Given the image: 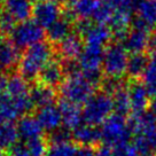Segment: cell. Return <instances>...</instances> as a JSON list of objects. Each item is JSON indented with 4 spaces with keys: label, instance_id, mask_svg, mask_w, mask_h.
<instances>
[{
    "label": "cell",
    "instance_id": "cell-1",
    "mask_svg": "<svg viewBox=\"0 0 156 156\" xmlns=\"http://www.w3.org/2000/svg\"><path fill=\"white\" fill-rule=\"evenodd\" d=\"M132 144L140 156H156V118L151 112L132 115L129 121Z\"/></svg>",
    "mask_w": 156,
    "mask_h": 156
},
{
    "label": "cell",
    "instance_id": "cell-2",
    "mask_svg": "<svg viewBox=\"0 0 156 156\" xmlns=\"http://www.w3.org/2000/svg\"><path fill=\"white\" fill-rule=\"evenodd\" d=\"M53 48L49 43H38L24 51L19 61V73L28 82L39 77L43 69L53 60Z\"/></svg>",
    "mask_w": 156,
    "mask_h": 156
},
{
    "label": "cell",
    "instance_id": "cell-3",
    "mask_svg": "<svg viewBox=\"0 0 156 156\" xmlns=\"http://www.w3.org/2000/svg\"><path fill=\"white\" fill-rule=\"evenodd\" d=\"M58 90L62 100L78 106L85 105L95 94V85L80 71L68 75Z\"/></svg>",
    "mask_w": 156,
    "mask_h": 156
},
{
    "label": "cell",
    "instance_id": "cell-4",
    "mask_svg": "<svg viewBox=\"0 0 156 156\" xmlns=\"http://www.w3.org/2000/svg\"><path fill=\"white\" fill-rule=\"evenodd\" d=\"M101 133L103 146L109 148H117L126 145L130 142V138L132 136L126 118L118 114H112L110 117H108L107 121L102 124Z\"/></svg>",
    "mask_w": 156,
    "mask_h": 156
},
{
    "label": "cell",
    "instance_id": "cell-5",
    "mask_svg": "<svg viewBox=\"0 0 156 156\" xmlns=\"http://www.w3.org/2000/svg\"><path fill=\"white\" fill-rule=\"evenodd\" d=\"M114 112V103L112 97L106 92H95L91 99L84 105L83 117L86 124L99 126L107 121Z\"/></svg>",
    "mask_w": 156,
    "mask_h": 156
},
{
    "label": "cell",
    "instance_id": "cell-6",
    "mask_svg": "<svg viewBox=\"0 0 156 156\" xmlns=\"http://www.w3.org/2000/svg\"><path fill=\"white\" fill-rule=\"evenodd\" d=\"M105 47L85 45L82 54L79 55L77 62L80 73L87 77L95 86L101 82Z\"/></svg>",
    "mask_w": 156,
    "mask_h": 156
},
{
    "label": "cell",
    "instance_id": "cell-7",
    "mask_svg": "<svg viewBox=\"0 0 156 156\" xmlns=\"http://www.w3.org/2000/svg\"><path fill=\"white\" fill-rule=\"evenodd\" d=\"M129 52L119 43L109 45L105 49L102 71L107 78L121 79L126 73Z\"/></svg>",
    "mask_w": 156,
    "mask_h": 156
},
{
    "label": "cell",
    "instance_id": "cell-8",
    "mask_svg": "<svg viewBox=\"0 0 156 156\" xmlns=\"http://www.w3.org/2000/svg\"><path fill=\"white\" fill-rule=\"evenodd\" d=\"M46 32L34 21H25L19 23L10 34V40L17 49H27L44 41Z\"/></svg>",
    "mask_w": 156,
    "mask_h": 156
},
{
    "label": "cell",
    "instance_id": "cell-9",
    "mask_svg": "<svg viewBox=\"0 0 156 156\" xmlns=\"http://www.w3.org/2000/svg\"><path fill=\"white\" fill-rule=\"evenodd\" d=\"M77 34L83 38L85 45L105 47L112 39V34L109 27L103 24H92L90 20L78 21Z\"/></svg>",
    "mask_w": 156,
    "mask_h": 156
},
{
    "label": "cell",
    "instance_id": "cell-10",
    "mask_svg": "<svg viewBox=\"0 0 156 156\" xmlns=\"http://www.w3.org/2000/svg\"><path fill=\"white\" fill-rule=\"evenodd\" d=\"M134 28L151 31L156 27V0H140L136 8Z\"/></svg>",
    "mask_w": 156,
    "mask_h": 156
},
{
    "label": "cell",
    "instance_id": "cell-11",
    "mask_svg": "<svg viewBox=\"0 0 156 156\" xmlns=\"http://www.w3.org/2000/svg\"><path fill=\"white\" fill-rule=\"evenodd\" d=\"M71 139L79 147L97 148L102 142V133L98 126L85 123L71 132Z\"/></svg>",
    "mask_w": 156,
    "mask_h": 156
},
{
    "label": "cell",
    "instance_id": "cell-12",
    "mask_svg": "<svg viewBox=\"0 0 156 156\" xmlns=\"http://www.w3.org/2000/svg\"><path fill=\"white\" fill-rule=\"evenodd\" d=\"M32 16L34 22L40 25L43 29L49 28L60 17H62L60 6L44 1H38L37 4H34Z\"/></svg>",
    "mask_w": 156,
    "mask_h": 156
},
{
    "label": "cell",
    "instance_id": "cell-13",
    "mask_svg": "<svg viewBox=\"0 0 156 156\" xmlns=\"http://www.w3.org/2000/svg\"><path fill=\"white\" fill-rule=\"evenodd\" d=\"M129 94H130L132 115L142 114L146 112L147 109H149L151 95L144 83H140L139 80H133L132 83L129 84Z\"/></svg>",
    "mask_w": 156,
    "mask_h": 156
},
{
    "label": "cell",
    "instance_id": "cell-14",
    "mask_svg": "<svg viewBox=\"0 0 156 156\" xmlns=\"http://www.w3.org/2000/svg\"><path fill=\"white\" fill-rule=\"evenodd\" d=\"M36 117L40 123V125L43 126L44 131L49 132V134L60 130L61 125H63L62 115L60 112V108L56 105H49L38 108Z\"/></svg>",
    "mask_w": 156,
    "mask_h": 156
},
{
    "label": "cell",
    "instance_id": "cell-15",
    "mask_svg": "<svg viewBox=\"0 0 156 156\" xmlns=\"http://www.w3.org/2000/svg\"><path fill=\"white\" fill-rule=\"evenodd\" d=\"M64 73L66 71L63 68V63L60 62L58 60H51L39 75V84L48 86L51 88H60L66 79Z\"/></svg>",
    "mask_w": 156,
    "mask_h": 156
},
{
    "label": "cell",
    "instance_id": "cell-16",
    "mask_svg": "<svg viewBox=\"0 0 156 156\" xmlns=\"http://www.w3.org/2000/svg\"><path fill=\"white\" fill-rule=\"evenodd\" d=\"M84 40L77 32H71L58 44V52L64 61H76L84 49Z\"/></svg>",
    "mask_w": 156,
    "mask_h": 156
},
{
    "label": "cell",
    "instance_id": "cell-17",
    "mask_svg": "<svg viewBox=\"0 0 156 156\" xmlns=\"http://www.w3.org/2000/svg\"><path fill=\"white\" fill-rule=\"evenodd\" d=\"M17 131L20 138L24 142H29L39 138H43L44 129L40 125L37 117L34 115H24L17 123Z\"/></svg>",
    "mask_w": 156,
    "mask_h": 156
},
{
    "label": "cell",
    "instance_id": "cell-18",
    "mask_svg": "<svg viewBox=\"0 0 156 156\" xmlns=\"http://www.w3.org/2000/svg\"><path fill=\"white\" fill-rule=\"evenodd\" d=\"M58 108L62 115V124L68 131L73 132L75 129L83 124V109H80L78 105L61 100L58 103Z\"/></svg>",
    "mask_w": 156,
    "mask_h": 156
},
{
    "label": "cell",
    "instance_id": "cell-19",
    "mask_svg": "<svg viewBox=\"0 0 156 156\" xmlns=\"http://www.w3.org/2000/svg\"><path fill=\"white\" fill-rule=\"evenodd\" d=\"M34 6L32 0H4V12L12 16L16 23L29 21Z\"/></svg>",
    "mask_w": 156,
    "mask_h": 156
},
{
    "label": "cell",
    "instance_id": "cell-20",
    "mask_svg": "<svg viewBox=\"0 0 156 156\" xmlns=\"http://www.w3.org/2000/svg\"><path fill=\"white\" fill-rule=\"evenodd\" d=\"M98 1L99 0H66L68 5V13L66 16L71 21L73 19H77L78 21L90 20L93 17Z\"/></svg>",
    "mask_w": 156,
    "mask_h": 156
},
{
    "label": "cell",
    "instance_id": "cell-21",
    "mask_svg": "<svg viewBox=\"0 0 156 156\" xmlns=\"http://www.w3.org/2000/svg\"><path fill=\"white\" fill-rule=\"evenodd\" d=\"M149 39L151 36L148 31L139 28H133L127 34L126 38L124 39L123 46L131 54L145 53L146 48L149 46Z\"/></svg>",
    "mask_w": 156,
    "mask_h": 156
},
{
    "label": "cell",
    "instance_id": "cell-22",
    "mask_svg": "<svg viewBox=\"0 0 156 156\" xmlns=\"http://www.w3.org/2000/svg\"><path fill=\"white\" fill-rule=\"evenodd\" d=\"M19 49L14 46L12 40L0 34V69L10 70L19 64Z\"/></svg>",
    "mask_w": 156,
    "mask_h": 156
},
{
    "label": "cell",
    "instance_id": "cell-23",
    "mask_svg": "<svg viewBox=\"0 0 156 156\" xmlns=\"http://www.w3.org/2000/svg\"><path fill=\"white\" fill-rule=\"evenodd\" d=\"M71 30H73V21L67 16H62L46 29V37L49 43L58 45L73 32Z\"/></svg>",
    "mask_w": 156,
    "mask_h": 156
},
{
    "label": "cell",
    "instance_id": "cell-24",
    "mask_svg": "<svg viewBox=\"0 0 156 156\" xmlns=\"http://www.w3.org/2000/svg\"><path fill=\"white\" fill-rule=\"evenodd\" d=\"M20 134L13 123H0V155H7L17 145Z\"/></svg>",
    "mask_w": 156,
    "mask_h": 156
},
{
    "label": "cell",
    "instance_id": "cell-25",
    "mask_svg": "<svg viewBox=\"0 0 156 156\" xmlns=\"http://www.w3.org/2000/svg\"><path fill=\"white\" fill-rule=\"evenodd\" d=\"M112 103L115 114L126 116L129 112H131V102H130V94H129V84L121 82L117 88L112 94Z\"/></svg>",
    "mask_w": 156,
    "mask_h": 156
},
{
    "label": "cell",
    "instance_id": "cell-26",
    "mask_svg": "<svg viewBox=\"0 0 156 156\" xmlns=\"http://www.w3.org/2000/svg\"><path fill=\"white\" fill-rule=\"evenodd\" d=\"M22 116L15 100L7 92L0 94V123H13Z\"/></svg>",
    "mask_w": 156,
    "mask_h": 156
},
{
    "label": "cell",
    "instance_id": "cell-27",
    "mask_svg": "<svg viewBox=\"0 0 156 156\" xmlns=\"http://www.w3.org/2000/svg\"><path fill=\"white\" fill-rule=\"evenodd\" d=\"M30 97H31L34 107L40 108L49 106V105H54L55 100H56V93H55L54 88L38 84V85H34L31 87Z\"/></svg>",
    "mask_w": 156,
    "mask_h": 156
},
{
    "label": "cell",
    "instance_id": "cell-28",
    "mask_svg": "<svg viewBox=\"0 0 156 156\" xmlns=\"http://www.w3.org/2000/svg\"><path fill=\"white\" fill-rule=\"evenodd\" d=\"M148 62H149V58L145 53L131 54L129 56V61H127L126 75L131 79L136 80L138 78L144 76Z\"/></svg>",
    "mask_w": 156,
    "mask_h": 156
},
{
    "label": "cell",
    "instance_id": "cell-29",
    "mask_svg": "<svg viewBox=\"0 0 156 156\" xmlns=\"http://www.w3.org/2000/svg\"><path fill=\"white\" fill-rule=\"evenodd\" d=\"M115 12L116 9L109 0H99L92 19L95 21L97 24L107 25L110 23Z\"/></svg>",
    "mask_w": 156,
    "mask_h": 156
},
{
    "label": "cell",
    "instance_id": "cell-30",
    "mask_svg": "<svg viewBox=\"0 0 156 156\" xmlns=\"http://www.w3.org/2000/svg\"><path fill=\"white\" fill-rule=\"evenodd\" d=\"M142 80L149 95L156 99V55H153L149 58L146 71L142 76Z\"/></svg>",
    "mask_w": 156,
    "mask_h": 156
},
{
    "label": "cell",
    "instance_id": "cell-31",
    "mask_svg": "<svg viewBox=\"0 0 156 156\" xmlns=\"http://www.w3.org/2000/svg\"><path fill=\"white\" fill-rule=\"evenodd\" d=\"M78 146L73 140H69V141L49 144L47 156H76Z\"/></svg>",
    "mask_w": 156,
    "mask_h": 156
},
{
    "label": "cell",
    "instance_id": "cell-32",
    "mask_svg": "<svg viewBox=\"0 0 156 156\" xmlns=\"http://www.w3.org/2000/svg\"><path fill=\"white\" fill-rule=\"evenodd\" d=\"M31 156H47L49 151V142L47 138H39L29 142H24Z\"/></svg>",
    "mask_w": 156,
    "mask_h": 156
},
{
    "label": "cell",
    "instance_id": "cell-33",
    "mask_svg": "<svg viewBox=\"0 0 156 156\" xmlns=\"http://www.w3.org/2000/svg\"><path fill=\"white\" fill-rule=\"evenodd\" d=\"M16 25L17 24H16L15 20L2 10V13L0 14V34L4 37L12 34V32L16 28Z\"/></svg>",
    "mask_w": 156,
    "mask_h": 156
},
{
    "label": "cell",
    "instance_id": "cell-34",
    "mask_svg": "<svg viewBox=\"0 0 156 156\" xmlns=\"http://www.w3.org/2000/svg\"><path fill=\"white\" fill-rule=\"evenodd\" d=\"M109 1L115 7V9L133 12V10H136L140 0H109Z\"/></svg>",
    "mask_w": 156,
    "mask_h": 156
},
{
    "label": "cell",
    "instance_id": "cell-35",
    "mask_svg": "<svg viewBox=\"0 0 156 156\" xmlns=\"http://www.w3.org/2000/svg\"><path fill=\"white\" fill-rule=\"evenodd\" d=\"M6 156H31L30 151L25 146V144H17L14 146Z\"/></svg>",
    "mask_w": 156,
    "mask_h": 156
},
{
    "label": "cell",
    "instance_id": "cell-36",
    "mask_svg": "<svg viewBox=\"0 0 156 156\" xmlns=\"http://www.w3.org/2000/svg\"><path fill=\"white\" fill-rule=\"evenodd\" d=\"M76 156H97V148L78 146V151Z\"/></svg>",
    "mask_w": 156,
    "mask_h": 156
},
{
    "label": "cell",
    "instance_id": "cell-37",
    "mask_svg": "<svg viewBox=\"0 0 156 156\" xmlns=\"http://www.w3.org/2000/svg\"><path fill=\"white\" fill-rule=\"evenodd\" d=\"M97 156H115V154L112 148L101 146L99 147V149H97Z\"/></svg>",
    "mask_w": 156,
    "mask_h": 156
},
{
    "label": "cell",
    "instance_id": "cell-38",
    "mask_svg": "<svg viewBox=\"0 0 156 156\" xmlns=\"http://www.w3.org/2000/svg\"><path fill=\"white\" fill-rule=\"evenodd\" d=\"M148 48L151 49V52L154 53V55H156V34H154L153 36H151Z\"/></svg>",
    "mask_w": 156,
    "mask_h": 156
},
{
    "label": "cell",
    "instance_id": "cell-39",
    "mask_svg": "<svg viewBox=\"0 0 156 156\" xmlns=\"http://www.w3.org/2000/svg\"><path fill=\"white\" fill-rule=\"evenodd\" d=\"M149 112L156 118V99H153L149 105Z\"/></svg>",
    "mask_w": 156,
    "mask_h": 156
},
{
    "label": "cell",
    "instance_id": "cell-40",
    "mask_svg": "<svg viewBox=\"0 0 156 156\" xmlns=\"http://www.w3.org/2000/svg\"><path fill=\"white\" fill-rule=\"evenodd\" d=\"M39 1H44V2H51V4H55V5H60L66 2V0H39Z\"/></svg>",
    "mask_w": 156,
    "mask_h": 156
},
{
    "label": "cell",
    "instance_id": "cell-41",
    "mask_svg": "<svg viewBox=\"0 0 156 156\" xmlns=\"http://www.w3.org/2000/svg\"><path fill=\"white\" fill-rule=\"evenodd\" d=\"M2 13V10H1V1H0V14Z\"/></svg>",
    "mask_w": 156,
    "mask_h": 156
},
{
    "label": "cell",
    "instance_id": "cell-42",
    "mask_svg": "<svg viewBox=\"0 0 156 156\" xmlns=\"http://www.w3.org/2000/svg\"><path fill=\"white\" fill-rule=\"evenodd\" d=\"M0 156H5V155H0Z\"/></svg>",
    "mask_w": 156,
    "mask_h": 156
},
{
    "label": "cell",
    "instance_id": "cell-43",
    "mask_svg": "<svg viewBox=\"0 0 156 156\" xmlns=\"http://www.w3.org/2000/svg\"><path fill=\"white\" fill-rule=\"evenodd\" d=\"M0 76H1V75H0Z\"/></svg>",
    "mask_w": 156,
    "mask_h": 156
},
{
    "label": "cell",
    "instance_id": "cell-44",
    "mask_svg": "<svg viewBox=\"0 0 156 156\" xmlns=\"http://www.w3.org/2000/svg\"><path fill=\"white\" fill-rule=\"evenodd\" d=\"M5 156H6V155H5Z\"/></svg>",
    "mask_w": 156,
    "mask_h": 156
}]
</instances>
